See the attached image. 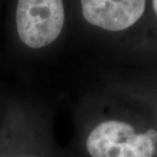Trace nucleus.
<instances>
[{
    "instance_id": "obj_1",
    "label": "nucleus",
    "mask_w": 157,
    "mask_h": 157,
    "mask_svg": "<svg viewBox=\"0 0 157 157\" xmlns=\"http://www.w3.org/2000/svg\"><path fill=\"white\" fill-rule=\"evenodd\" d=\"M0 157H58L45 109L27 100L0 101Z\"/></svg>"
},
{
    "instance_id": "obj_2",
    "label": "nucleus",
    "mask_w": 157,
    "mask_h": 157,
    "mask_svg": "<svg viewBox=\"0 0 157 157\" xmlns=\"http://www.w3.org/2000/svg\"><path fill=\"white\" fill-rule=\"evenodd\" d=\"M67 0H12L10 33L17 49L30 56L50 51L67 25Z\"/></svg>"
},
{
    "instance_id": "obj_3",
    "label": "nucleus",
    "mask_w": 157,
    "mask_h": 157,
    "mask_svg": "<svg viewBox=\"0 0 157 157\" xmlns=\"http://www.w3.org/2000/svg\"><path fill=\"white\" fill-rule=\"evenodd\" d=\"M90 157H153L154 144L148 133H138L127 121L106 118L94 124L85 138Z\"/></svg>"
},
{
    "instance_id": "obj_4",
    "label": "nucleus",
    "mask_w": 157,
    "mask_h": 157,
    "mask_svg": "<svg viewBox=\"0 0 157 157\" xmlns=\"http://www.w3.org/2000/svg\"><path fill=\"white\" fill-rule=\"evenodd\" d=\"M84 21L106 32H121L140 20L146 0H78Z\"/></svg>"
},
{
    "instance_id": "obj_5",
    "label": "nucleus",
    "mask_w": 157,
    "mask_h": 157,
    "mask_svg": "<svg viewBox=\"0 0 157 157\" xmlns=\"http://www.w3.org/2000/svg\"><path fill=\"white\" fill-rule=\"evenodd\" d=\"M153 7H154V10L157 14V0H153Z\"/></svg>"
}]
</instances>
